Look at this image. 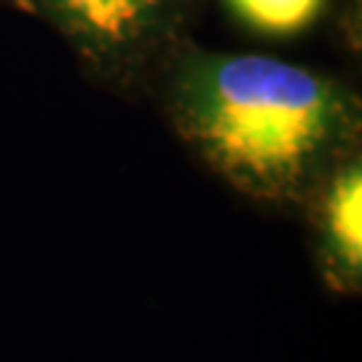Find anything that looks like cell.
Instances as JSON below:
<instances>
[{"mask_svg": "<svg viewBox=\"0 0 362 362\" xmlns=\"http://www.w3.org/2000/svg\"><path fill=\"white\" fill-rule=\"evenodd\" d=\"M177 121L239 194L287 207L309 202L338 169L330 164L346 113L338 91L306 67L231 54L185 73Z\"/></svg>", "mask_w": 362, "mask_h": 362, "instance_id": "obj_1", "label": "cell"}, {"mask_svg": "<svg viewBox=\"0 0 362 362\" xmlns=\"http://www.w3.org/2000/svg\"><path fill=\"white\" fill-rule=\"evenodd\" d=\"M314 255L327 287L357 296L362 285V169L338 167L309 199Z\"/></svg>", "mask_w": 362, "mask_h": 362, "instance_id": "obj_2", "label": "cell"}, {"mask_svg": "<svg viewBox=\"0 0 362 362\" xmlns=\"http://www.w3.org/2000/svg\"><path fill=\"white\" fill-rule=\"evenodd\" d=\"M54 6L91 46L116 52L143 38L161 0H54Z\"/></svg>", "mask_w": 362, "mask_h": 362, "instance_id": "obj_3", "label": "cell"}, {"mask_svg": "<svg viewBox=\"0 0 362 362\" xmlns=\"http://www.w3.org/2000/svg\"><path fill=\"white\" fill-rule=\"evenodd\" d=\"M247 25L263 33L287 35L314 19L322 0H228Z\"/></svg>", "mask_w": 362, "mask_h": 362, "instance_id": "obj_4", "label": "cell"}]
</instances>
